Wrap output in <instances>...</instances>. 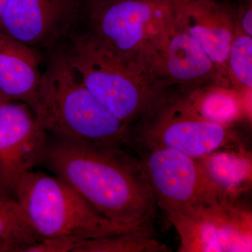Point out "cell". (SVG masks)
Instances as JSON below:
<instances>
[{
	"mask_svg": "<svg viewBox=\"0 0 252 252\" xmlns=\"http://www.w3.org/2000/svg\"><path fill=\"white\" fill-rule=\"evenodd\" d=\"M40 165L82 195L106 218L127 228L152 225L155 197L138 160L122 147L48 134Z\"/></svg>",
	"mask_w": 252,
	"mask_h": 252,
	"instance_id": "1",
	"label": "cell"
},
{
	"mask_svg": "<svg viewBox=\"0 0 252 252\" xmlns=\"http://www.w3.org/2000/svg\"><path fill=\"white\" fill-rule=\"evenodd\" d=\"M49 52L34 113L43 128L50 135L76 142L122 148L127 145L130 127L83 85L59 45Z\"/></svg>",
	"mask_w": 252,
	"mask_h": 252,
	"instance_id": "2",
	"label": "cell"
},
{
	"mask_svg": "<svg viewBox=\"0 0 252 252\" xmlns=\"http://www.w3.org/2000/svg\"><path fill=\"white\" fill-rule=\"evenodd\" d=\"M59 46L83 85L129 127L167 91L139 64L126 62L77 36H67Z\"/></svg>",
	"mask_w": 252,
	"mask_h": 252,
	"instance_id": "3",
	"label": "cell"
},
{
	"mask_svg": "<svg viewBox=\"0 0 252 252\" xmlns=\"http://www.w3.org/2000/svg\"><path fill=\"white\" fill-rule=\"evenodd\" d=\"M173 8L174 0H90L67 36L144 69Z\"/></svg>",
	"mask_w": 252,
	"mask_h": 252,
	"instance_id": "4",
	"label": "cell"
},
{
	"mask_svg": "<svg viewBox=\"0 0 252 252\" xmlns=\"http://www.w3.org/2000/svg\"><path fill=\"white\" fill-rule=\"evenodd\" d=\"M15 198L40 238L81 242L140 229L114 223L67 182L34 170L23 177Z\"/></svg>",
	"mask_w": 252,
	"mask_h": 252,
	"instance_id": "5",
	"label": "cell"
},
{
	"mask_svg": "<svg viewBox=\"0 0 252 252\" xmlns=\"http://www.w3.org/2000/svg\"><path fill=\"white\" fill-rule=\"evenodd\" d=\"M231 127L190 114L165 93L155 105L130 127L128 145L165 147L198 158L215 151L235 148Z\"/></svg>",
	"mask_w": 252,
	"mask_h": 252,
	"instance_id": "6",
	"label": "cell"
},
{
	"mask_svg": "<svg viewBox=\"0 0 252 252\" xmlns=\"http://www.w3.org/2000/svg\"><path fill=\"white\" fill-rule=\"evenodd\" d=\"M141 171L167 214L220 201L197 159L165 147H140Z\"/></svg>",
	"mask_w": 252,
	"mask_h": 252,
	"instance_id": "7",
	"label": "cell"
},
{
	"mask_svg": "<svg viewBox=\"0 0 252 252\" xmlns=\"http://www.w3.org/2000/svg\"><path fill=\"white\" fill-rule=\"evenodd\" d=\"M48 133L28 104L0 97V189L15 198L20 182L40 165Z\"/></svg>",
	"mask_w": 252,
	"mask_h": 252,
	"instance_id": "8",
	"label": "cell"
},
{
	"mask_svg": "<svg viewBox=\"0 0 252 252\" xmlns=\"http://www.w3.org/2000/svg\"><path fill=\"white\" fill-rule=\"evenodd\" d=\"M173 12L144 64L146 71L165 90L172 86L187 90L210 84L223 85L211 59L177 24Z\"/></svg>",
	"mask_w": 252,
	"mask_h": 252,
	"instance_id": "9",
	"label": "cell"
},
{
	"mask_svg": "<svg viewBox=\"0 0 252 252\" xmlns=\"http://www.w3.org/2000/svg\"><path fill=\"white\" fill-rule=\"evenodd\" d=\"M173 14L211 59L222 84L230 86L226 63L236 26L235 7L225 0H174Z\"/></svg>",
	"mask_w": 252,
	"mask_h": 252,
	"instance_id": "10",
	"label": "cell"
},
{
	"mask_svg": "<svg viewBox=\"0 0 252 252\" xmlns=\"http://www.w3.org/2000/svg\"><path fill=\"white\" fill-rule=\"evenodd\" d=\"M70 30L53 0H8L0 18V32L40 51L59 45Z\"/></svg>",
	"mask_w": 252,
	"mask_h": 252,
	"instance_id": "11",
	"label": "cell"
},
{
	"mask_svg": "<svg viewBox=\"0 0 252 252\" xmlns=\"http://www.w3.org/2000/svg\"><path fill=\"white\" fill-rule=\"evenodd\" d=\"M42 60L40 50L0 32V97L23 102L35 113Z\"/></svg>",
	"mask_w": 252,
	"mask_h": 252,
	"instance_id": "12",
	"label": "cell"
},
{
	"mask_svg": "<svg viewBox=\"0 0 252 252\" xmlns=\"http://www.w3.org/2000/svg\"><path fill=\"white\" fill-rule=\"evenodd\" d=\"M167 215L180 237L179 252H225L228 216L220 202Z\"/></svg>",
	"mask_w": 252,
	"mask_h": 252,
	"instance_id": "13",
	"label": "cell"
},
{
	"mask_svg": "<svg viewBox=\"0 0 252 252\" xmlns=\"http://www.w3.org/2000/svg\"><path fill=\"white\" fill-rule=\"evenodd\" d=\"M204 176L220 202L234 203L252 185V156L245 149L217 150L198 158Z\"/></svg>",
	"mask_w": 252,
	"mask_h": 252,
	"instance_id": "14",
	"label": "cell"
},
{
	"mask_svg": "<svg viewBox=\"0 0 252 252\" xmlns=\"http://www.w3.org/2000/svg\"><path fill=\"white\" fill-rule=\"evenodd\" d=\"M172 95L187 112L204 120L232 127L247 116L245 93L230 86L210 84Z\"/></svg>",
	"mask_w": 252,
	"mask_h": 252,
	"instance_id": "15",
	"label": "cell"
},
{
	"mask_svg": "<svg viewBox=\"0 0 252 252\" xmlns=\"http://www.w3.org/2000/svg\"><path fill=\"white\" fill-rule=\"evenodd\" d=\"M40 238L17 200L0 189V241L9 245L15 252H23Z\"/></svg>",
	"mask_w": 252,
	"mask_h": 252,
	"instance_id": "16",
	"label": "cell"
},
{
	"mask_svg": "<svg viewBox=\"0 0 252 252\" xmlns=\"http://www.w3.org/2000/svg\"><path fill=\"white\" fill-rule=\"evenodd\" d=\"M167 247L158 241L152 233V225L140 229L82 240L73 252H165Z\"/></svg>",
	"mask_w": 252,
	"mask_h": 252,
	"instance_id": "17",
	"label": "cell"
},
{
	"mask_svg": "<svg viewBox=\"0 0 252 252\" xmlns=\"http://www.w3.org/2000/svg\"><path fill=\"white\" fill-rule=\"evenodd\" d=\"M229 85L240 92L252 91V36L235 26L226 63Z\"/></svg>",
	"mask_w": 252,
	"mask_h": 252,
	"instance_id": "18",
	"label": "cell"
},
{
	"mask_svg": "<svg viewBox=\"0 0 252 252\" xmlns=\"http://www.w3.org/2000/svg\"><path fill=\"white\" fill-rule=\"evenodd\" d=\"M79 242L66 238H41L23 252H73Z\"/></svg>",
	"mask_w": 252,
	"mask_h": 252,
	"instance_id": "19",
	"label": "cell"
},
{
	"mask_svg": "<svg viewBox=\"0 0 252 252\" xmlns=\"http://www.w3.org/2000/svg\"><path fill=\"white\" fill-rule=\"evenodd\" d=\"M236 26L242 32L252 36V1L244 0L238 7H235Z\"/></svg>",
	"mask_w": 252,
	"mask_h": 252,
	"instance_id": "20",
	"label": "cell"
},
{
	"mask_svg": "<svg viewBox=\"0 0 252 252\" xmlns=\"http://www.w3.org/2000/svg\"><path fill=\"white\" fill-rule=\"evenodd\" d=\"M56 6L62 11L71 24V29L73 25L77 21L79 14L85 7L90 0H53Z\"/></svg>",
	"mask_w": 252,
	"mask_h": 252,
	"instance_id": "21",
	"label": "cell"
},
{
	"mask_svg": "<svg viewBox=\"0 0 252 252\" xmlns=\"http://www.w3.org/2000/svg\"><path fill=\"white\" fill-rule=\"evenodd\" d=\"M0 252H15L14 249L6 245V243L0 241Z\"/></svg>",
	"mask_w": 252,
	"mask_h": 252,
	"instance_id": "22",
	"label": "cell"
},
{
	"mask_svg": "<svg viewBox=\"0 0 252 252\" xmlns=\"http://www.w3.org/2000/svg\"><path fill=\"white\" fill-rule=\"evenodd\" d=\"M7 2L8 0H0V18H1V14H2L3 11H4Z\"/></svg>",
	"mask_w": 252,
	"mask_h": 252,
	"instance_id": "23",
	"label": "cell"
}]
</instances>
